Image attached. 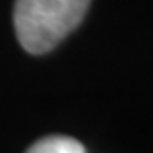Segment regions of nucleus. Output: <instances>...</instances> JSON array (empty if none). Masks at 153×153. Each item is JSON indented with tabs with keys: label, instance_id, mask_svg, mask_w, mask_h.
Listing matches in <instances>:
<instances>
[{
	"label": "nucleus",
	"instance_id": "nucleus-2",
	"mask_svg": "<svg viewBox=\"0 0 153 153\" xmlns=\"http://www.w3.org/2000/svg\"><path fill=\"white\" fill-rule=\"evenodd\" d=\"M26 153H87L83 144L72 137L50 135L33 142Z\"/></svg>",
	"mask_w": 153,
	"mask_h": 153
},
{
	"label": "nucleus",
	"instance_id": "nucleus-1",
	"mask_svg": "<svg viewBox=\"0 0 153 153\" xmlns=\"http://www.w3.org/2000/svg\"><path fill=\"white\" fill-rule=\"evenodd\" d=\"M91 0H15V33L28 53L41 56L52 52L76 30Z\"/></svg>",
	"mask_w": 153,
	"mask_h": 153
}]
</instances>
